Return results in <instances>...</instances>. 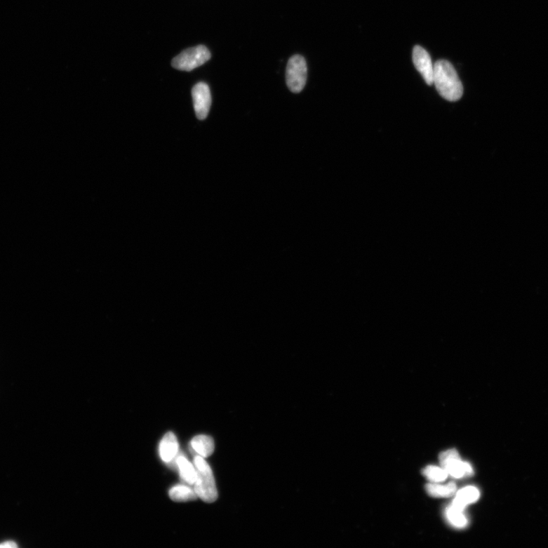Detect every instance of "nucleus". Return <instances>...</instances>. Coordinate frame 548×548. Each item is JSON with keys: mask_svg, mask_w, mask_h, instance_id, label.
I'll list each match as a JSON object with an SVG mask.
<instances>
[{"mask_svg": "<svg viewBox=\"0 0 548 548\" xmlns=\"http://www.w3.org/2000/svg\"><path fill=\"white\" fill-rule=\"evenodd\" d=\"M413 61L426 83L434 85V65L429 53L420 46H415L413 50Z\"/></svg>", "mask_w": 548, "mask_h": 548, "instance_id": "7", "label": "nucleus"}, {"mask_svg": "<svg viewBox=\"0 0 548 548\" xmlns=\"http://www.w3.org/2000/svg\"><path fill=\"white\" fill-rule=\"evenodd\" d=\"M191 445L194 450L203 457H208L214 453V441L209 436H196L192 440Z\"/></svg>", "mask_w": 548, "mask_h": 548, "instance_id": "10", "label": "nucleus"}, {"mask_svg": "<svg viewBox=\"0 0 548 548\" xmlns=\"http://www.w3.org/2000/svg\"><path fill=\"white\" fill-rule=\"evenodd\" d=\"M179 449L177 437L173 432L167 433L159 445L161 460L166 463L172 462L176 457Z\"/></svg>", "mask_w": 548, "mask_h": 548, "instance_id": "8", "label": "nucleus"}, {"mask_svg": "<svg viewBox=\"0 0 548 548\" xmlns=\"http://www.w3.org/2000/svg\"><path fill=\"white\" fill-rule=\"evenodd\" d=\"M210 58L211 53L208 48L199 45L180 53L173 60L172 65L178 70L190 72L206 64Z\"/></svg>", "mask_w": 548, "mask_h": 548, "instance_id": "3", "label": "nucleus"}, {"mask_svg": "<svg viewBox=\"0 0 548 548\" xmlns=\"http://www.w3.org/2000/svg\"><path fill=\"white\" fill-rule=\"evenodd\" d=\"M176 465L182 480L189 484H194L196 478V471L194 466L184 455H178Z\"/></svg>", "mask_w": 548, "mask_h": 548, "instance_id": "11", "label": "nucleus"}, {"mask_svg": "<svg viewBox=\"0 0 548 548\" xmlns=\"http://www.w3.org/2000/svg\"><path fill=\"white\" fill-rule=\"evenodd\" d=\"M480 497L479 490L474 487H467L456 493V497L453 502V506L457 509L464 510L469 504H474Z\"/></svg>", "mask_w": 548, "mask_h": 548, "instance_id": "9", "label": "nucleus"}, {"mask_svg": "<svg viewBox=\"0 0 548 548\" xmlns=\"http://www.w3.org/2000/svg\"><path fill=\"white\" fill-rule=\"evenodd\" d=\"M439 461L448 475H451L455 479H462L466 476L469 477L474 473L471 465L462 462L455 449L441 453L439 455Z\"/></svg>", "mask_w": 548, "mask_h": 548, "instance_id": "5", "label": "nucleus"}, {"mask_svg": "<svg viewBox=\"0 0 548 548\" xmlns=\"http://www.w3.org/2000/svg\"><path fill=\"white\" fill-rule=\"evenodd\" d=\"M192 98L196 118L204 120L208 116L212 98L210 88L204 83H199L192 89Z\"/></svg>", "mask_w": 548, "mask_h": 548, "instance_id": "6", "label": "nucleus"}, {"mask_svg": "<svg viewBox=\"0 0 548 548\" xmlns=\"http://www.w3.org/2000/svg\"><path fill=\"white\" fill-rule=\"evenodd\" d=\"M169 497L175 502H189L196 500V493L192 488L185 485L178 484L169 490Z\"/></svg>", "mask_w": 548, "mask_h": 548, "instance_id": "12", "label": "nucleus"}, {"mask_svg": "<svg viewBox=\"0 0 548 548\" xmlns=\"http://www.w3.org/2000/svg\"><path fill=\"white\" fill-rule=\"evenodd\" d=\"M434 85L440 95L448 102H457L463 95V86L451 62L440 60L434 65Z\"/></svg>", "mask_w": 548, "mask_h": 548, "instance_id": "1", "label": "nucleus"}, {"mask_svg": "<svg viewBox=\"0 0 548 548\" xmlns=\"http://www.w3.org/2000/svg\"><path fill=\"white\" fill-rule=\"evenodd\" d=\"M427 490L431 497H450L456 493L457 487L456 484L453 482L446 485L433 483L427 485Z\"/></svg>", "mask_w": 548, "mask_h": 548, "instance_id": "13", "label": "nucleus"}, {"mask_svg": "<svg viewBox=\"0 0 548 548\" xmlns=\"http://www.w3.org/2000/svg\"><path fill=\"white\" fill-rule=\"evenodd\" d=\"M423 474L429 481L433 483L443 482L448 477V474L444 469L436 466L427 467Z\"/></svg>", "mask_w": 548, "mask_h": 548, "instance_id": "15", "label": "nucleus"}, {"mask_svg": "<svg viewBox=\"0 0 548 548\" xmlns=\"http://www.w3.org/2000/svg\"><path fill=\"white\" fill-rule=\"evenodd\" d=\"M194 463L196 471L194 483L196 495L203 501L211 504L218 498V491L212 469L202 456H196Z\"/></svg>", "mask_w": 548, "mask_h": 548, "instance_id": "2", "label": "nucleus"}, {"mask_svg": "<svg viewBox=\"0 0 548 548\" xmlns=\"http://www.w3.org/2000/svg\"><path fill=\"white\" fill-rule=\"evenodd\" d=\"M461 510L454 507L453 505L449 507L446 512V516L448 523L455 528H462L468 525V519H466Z\"/></svg>", "mask_w": 548, "mask_h": 548, "instance_id": "14", "label": "nucleus"}, {"mask_svg": "<svg viewBox=\"0 0 548 548\" xmlns=\"http://www.w3.org/2000/svg\"><path fill=\"white\" fill-rule=\"evenodd\" d=\"M17 547L18 545L13 542H7L3 544H0V548H6V547L14 548Z\"/></svg>", "mask_w": 548, "mask_h": 548, "instance_id": "16", "label": "nucleus"}, {"mask_svg": "<svg viewBox=\"0 0 548 548\" xmlns=\"http://www.w3.org/2000/svg\"><path fill=\"white\" fill-rule=\"evenodd\" d=\"M307 61L300 55L292 57L286 67V84L290 91L300 93L302 91L307 81Z\"/></svg>", "mask_w": 548, "mask_h": 548, "instance_id": "4", "label": "nucleus"}]
</instances>
